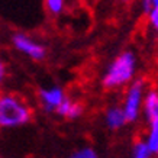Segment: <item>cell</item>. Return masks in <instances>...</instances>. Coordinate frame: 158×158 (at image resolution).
Wrapping results in <instances>:
<instances>
[{"label": "cell", "mask_w": 158, "mask_h": 158, "mask_svg": "<svg viewBox=\"0 0 158 158\" xmlns=\"http://www.w3.org/2000/svg\"><path fill=\"white\" fill-rule=\"evenodd\" d=\"M136 73V57L132 51H123L110 62L103 76V86L106 89H118L134 80Z\"/></svg>", "instance_id": "obj_1"}, {"label": "cell", "mask_w": 158, "mask_h": 158, "mask_svg": "<svg viewBox=\"0 0 158 158\" xmlns=\"http://www.w3.org/2000/svg\"><path fill=\"white\" fill-rule=\"evenodd\" d=\"M32 112L25 100L13 94H0V128L12 129L31 120Z\"/></svg>", "instance_id": "obj_2"}, {"label": "cell", "mask_w": 158, "mask_h": 158, "mask_svg": "<svg viewBox=\"0 0 158 158\" xmlns=\"http://www.w3.org/2000/svg\"><path fill=\"white\" fill-rule=\"evenodd\" d=\"M144 96H145L144 80H135V81L132 80L129 89L126 91L123 106H122L128 123H134V122L138 120L139 115H141V110H142Z\"/></svg>", "instance_id": "obj_3"}, {"label": "cell", "mask_w": 158, "mask_h": 158, "mask_svg": "<svg viewBox=\"0 0 158 158\" xmlns=\"http://www.w3.org/2000/svg\"><path fill=\"white\" fill-rule=\"evenodd\" d=\"M12 42H13V47L19 52L25 54L26 57L32 58L35 61H41L47 55V49H45L42 44L34 41L31 36L25 34H16L12 38Z\"/></svg>", "instance_id": "obj_4"}, {"label": "cell", "mask_w": 158, "mask_h": 158, "mask_svg": "<svg viewBox=\"0 0 158 158\" xmlns=\"http://www.w3.org/2000/svg\"><path fill=\"white\" fill-rule=\"evenodd\" d=\"M64 99H65L64 90L58 86L47 87V89L39 90V102H41L44 110L48 113H55L57 107L61 105Z\"/></svg>", "instance_id": "obj_5"}, {"label": "cell", "mask_w": 158, "mask_h": 158, "mask_svg": "<svg viewBox=\"0 0 158 158\" xmlns=\"http://www.w3.org/2000/svg\"><path fill=\"white\" fill-rule=\"evenodd\" d=\"M105 123L110 131H118L120 128H123L126 122V116L123 113V109L119 106H112L106 110L105 115Z\"/></svg>", "instance_id": "obj_6"}, {"label": "cell", "mask_w": 158, "mask_h": 158, "mask_svg": "<svg viewBox=\"0 0 158 158\" xmlns=\"http://www.w3.org/2000/svg\"><path fill=\"white\" fill-rule=\"evenodd\" d=\"M55 113L61 118H65V119H77L80 118L83 113V106L80 103H77L74 100H70V99H64L61 102V105L57 107Z\"/></svg>", "instance_id": "obj_7"}, {"label": "cell", "mask_w": 158, "mask_h": 158, "mask_svg": "<svg viewBox=\"0 0 158 158\" xmlns=\"http://www.w3.org/2000/svg\"><path fill=\"white\" fill-rule=\"evenodd\" d=\"M142 112H144L147 120L158 116V91L157 90L145 91L144 102H142Z\"/></svg>", "instance_id": "obj_8"}, {"label": "cell", "mask_w": 158, "mask_h": 158, "mask_svg": "<svg viewBox=\"0 0 158 158\" xmlns=\"http://www.w3.org/2000/svg\"><path fill=\"white\" fill-rule=\"evenodd\" d=\"M145 141L152 155H158V116L148 120V135Z\"/></svg>", "instance_id": "obj_9"}, {"label": "cell", "mask_w": 158, "mask_h": 158, "mask_svg": "<svg viewBox=\"0 0 158 158\" xmlns=\"http://www.w3.org/2000/svg\"><path fill=\"white\" fill-rule=\"evenodd\" d=\"M132 157L134 158H149L152 157V152L149 149L147 141H138L132 147Z\"/></svg>", "instance_id": "obj_10"}, {"label": "cell", "mask_w": 158, "mask_h": 158, "mask_svg": "<svg viewBox=\"0 0 158 158\" xmlns=\"http://www.w3.org/2000/svg\"><path fill=\"white\" fill-rule=\"evenodd\" d=\"M71 157L73 158H96L97 152H96V149L90 148V147H83V148L74 151L71 154Z\"/></svg>", "instance_id": "obj_11"}, {"label": "cell", "mask_w": 158, "mask_h": 158, "mask_svg": "<svg viewBox=\"0 0 158 158\" xmlns=\"http://www.w3.org/2000/svg\"><path fill=\"white\" fill-rule=\"evenodd\" d=\"M64 2L65 0H45V5H47V9L54 15L61 13L62 9H64Z\"/></svg>", "instance_id": "obj_12"}, {"label": "cell", "mask_w": 158, "mask_h": 158, "mask_svg": "<svg viewBox=\"0 0 158 158\" xmlns=\"http://www.w3.org/2000/svg\"><path fill=\"white\" fill-rule=\"evenodd\" d=\"M147 15H148V20H149L151 28L155 31V34H158V5L152 6Z\"/></svg>", "instance_id": "obj_13"}, {"label": "cell", "mask_w": 158, "mask_h": 158, "mask_svg": "<svg viewBox=\"0 0 158 158\" xmlns=\"http://www.w3.org/2000/svg\"><path fill=\"white\" fill-rule=\"evenodd\" d=\"M6 73H7V70H6V64L3 62V60H0V86H2L3 81H5Z\"/></svg>", "instance_id": "obj_14"}, {"label": "cell", "mask_w": 158, "mask_h": 158, "mask_svg": "<svg viewBox=\"0 0 158 158\" xmlns=\"http://www.w3.org/2000/svg\"><path fill=\"white\" fill-rule=\"evenodd\" d=\"M141 7L145 13H148L149 9L152 7V0H141Z\"/></svg>", "instance_id": "obj_15"}, {"label": "cell", "mask_w": 158, "mask_h": 158, "mask_svg": "<svg viewBox=\"0 0 158 158\" xmlns=\"http://www.w3.org/2000/svg\"><path fill=\"white\" fill-rule=\"evenodd\" d=\"M158 5V0H152V6H157Z\"/></svg>", "instance_id": "obj_16"}, {"label": "cell", "mask_w": 158, "mask_h": 158, "mask_svg": "<svg viewBox=\"0 0 158 158\" xmlns=\"http://www.w3.org/2000/svg\"><path fill=\"white\" fill-rule=\"evenodd\" d=\"M118 2H123L125 3V2H129V0H118Z\"/></svg>", "instance_id": "obj_17"}]
</instances>
